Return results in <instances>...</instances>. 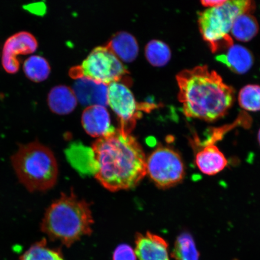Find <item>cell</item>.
I'll use <instances>...</instances> for the list:
<instances>
[{
  "instance_id": "cell-16",
  "label": "cell",
  "mask_w": 260,
  "mask_h": 260,
  "mask_svg": "<svg viewBox=\"0 0 260 260\" xmlns=\"http://www.w3.org/2000/svg\"><path fill=\"white\" fill-rule=\"evenodd\" d=\"M48 103L51 111L59 115H65L74 111L77 100L73 89L66 86L53 87L48 94Z\"/></svg>"
},
{
  "instance_id": "cell-6",
  "label": "cell",
  "mask_w": 260,
  "mask_h": 260,
  "mask_svg": "<svg viewBox=\"0 0 260 260\" xmlns=\"http://www.w3.org/2000/svg\"><path fill=\"white\" fill-rule=\"evenodd\" d=\"M128 73L121 61L106 46L94 49L80 66L70 71L73 79L86 78L107 86L119 82Z\"/></svg>"
},
{
  "instance_id": "cell-22",
  "label": "cell",
  "mask_w": 260,
  "mask_h": 260,
  "mask_svg": "<svg viewBox=\"0 0 260 260\" xmlns=\"http://www.w3.org/2000/svg\"><path fill=\"white\" fill-rule=\"evenodd\" d=\"M239 103L243 109L250 112L260 110V86L249 84L240 90Z\"/></svg>"
},
{
  "instance_id": "cell-12",
  "label": "cell",
  "mask_w": 260,
  "mask_h": 260,
  "mask_svg": "<svg viewBox=\"0 0 260 260\" xmlns=\"http://www.w3.org/2000/svg\"><path fill=\"white\" fill-rule=\"evenodd\" d=\"M135 252L139 260H170L168 244L161 237L147 232L136 236Z\"/></svg>"
},
{
  "instance_id": "cell-19",
  "label": "cell",
  "mask_w": 260,
  "mask_h": 260,
  "mask_svg": "<svg viewBox=\"0 0 260 260\" xmlns=\"http://www.w3.org/2000/svg\"><path fill=\"white\" fill-rule=\"evenodd\" d=\"M19 260H65L60 249L50 248L46 239H42L29 248Z\"/></svg>"
},
{
  "instance_id": "cell-1",
  "label": "cell",
  "mask_w": 260,
  "mask_h": 260,
  "mask_svg": "<svg viewBox=\"0 0 260 260\" xmlns=\"http://www.w3.org/2000/svg\"><path fill=\"white\" fill-rule=\"evenodd\" d=\"M92 152L94 175L110 191L135 187L146 175V158L141 145L119 129L98 139Z\"/></svg>"
},
{
  "instance_id": "cell-2",
  "label": "cell",
  "mask_w": 260,
  "mask_h": 260,
  "mask_svg": "<svg viewBox=\"0 0 260 260\" xmlns=\"http://www.w3.org/2000/svg\"><path fill=\"white\" fill-rule=\"evenodd\" d=\"M178 99L188 118L213 122L223 118L232 106L235 90L207 66L185 70L177 76Z\"/></svg>"
},
{
  "instance_id": "cell-9",
  "label": "cell",
  "mask_w": 260,
  "mask_h": 260,
  "mask_svg": "<svg viewBox=\"0 0 260 260\" xmlns=\"http://www.w3.org/2000/svg\"><path fill=\"white\" fill-rule=\"evenodd\" d=\"M38 47L37 39L30 32L20 31L11 36L5 42L3 49L2 65L9 74L18 72L20 61L19 55L34 53Z\"/></svg>"
},
{
  "instance_id": "cell-14",
  "label": "cell",
  "mask_w": 260,
  "mask_h": 260,
  "mask_svg": "<svg viewBox=\"0 0 260 260\" xmlns=\"http://www.w3.org/2000/svg\"><path fill=\"white\" fill-rule=\"evenodd\" d=\"M216 59L233 72L239 74L248 72L254 61L251 52L240 45H232L225 54L218 55Z\"/></svg>"
},
{
  "instance_id": "cell-5",
  "label": "cell",
  "mask_w": 260,
  "mask_h": 260,
  "mask_svg": "<svg viewBox=\"0 0 260 260\" xmlns=\"http://www.w3.org/2000/svg\"><path fill=\"white\" fill-rule=\"evenodd\" d=\"M254 9V3L249 0H226L222 5L200 13L198 17L200 30L213 53L234 45L229 35L234 21L239 15L250 14Z\"/></svg>"
},
{
  "instance_id": "cell-13",
  "label": "cell",
  "mask_w": 260,
  "mask_h": 260,
  "mask_svg": "<svg viewBox=\"0 0 260 260\" xmlns=\"http://www.w3.org/2000/svg\"><path fill=\"white\" fill-rule=\"evenodd\" d=\"M195 154L194 162L204 174L216 175L222 171L228 165L227 159L222 152L214 144L201 145Z\"/></svg>"
},
{
  "instance_id": "cell-8",
  "label": "cell",
  "mask_w": 260,
  "mask_h": 260,
  "mask_svg": "<svg viewBox=\"0 0 260 260\" xmlns=\"http://www.w3.org/2000/svg\"><path fill=\"white\" fill-rule=\"evenodd\" d=\"M108 105L118 117L121 126L119 129L128 135H131L135 128L137 120L142 116L141 112L154 107L150 103H138L128 87L119 82L109 84Z\"/></svg>"
},
{
  "instance_id": "cell-3",
  "label": "cell",
  "mask_w": 260,
  "mask_h": 260,
  "mask_svg": "<svg viewBox=\"0 0 260 260\" xmlns=\"http://www.w3.org/2000/svg\"><path fill=\"white\" fill-rule=\"evenodd\" d=\"M93 223L90 204L71 191L70 194L61 193L48 207L41 229L50 240L69 248L83 237L92 234Z\"/></svg>"
},
{
  "instance_id": "cell-25",
  "label": "cell",
  "mask_w": 260,
  "mask_h": 260,
  "mask_svg": "<svg viewBox=\"0 0 260 260\" xmlns=\"http://www.w3.org/2000/svg\"><path fill=\"white\" fill-rule=\"evenodd\" d=\"M35 6L37 8H35L34 5H30V6H28V8L30 7V9H30V11L32 13H35H35H37V14H43L44 11H45L44 9V5H40L38 3V4H35Z\"/></svg>"
},
{
  "instance_id": "cell-21",
  "label": "cell",
  "mask_w": 260,
  "mask_h": 260,
  "mask_svg": "<svg viewBox=\"0 0 260 260\" xmlns=\"http://www.w3.org/2000/svg\"><path fill=\"white\" fill-rule=\"evenodd\" d=\"M145 56L149 62L156 67H161L167 64L171 57L170 47L164 42L152 40L146 45Z\"/></svg>"
},
{
  "instance_id": "cell-10",
  "label": "cell",
  "mask_w": 260,
  "mask_h": 260,
  "mask_svg": "<svg viewBox=\"0 0 260 260\" xmlns=\"http://www.w3.org/2000/svg\"><path fill=\"white\" fill-rule=\"evenodd\" d=\"M108 86L86 78H80L74 83L73 90L81 105L105 107L108 105Z\"/></svg>"
},
{
  "instance_id": "cell-17",
  "label": "cell",
  "mask_w": 260,
  "mask_h": 260,
  "mask_svg": "<svg viewBox=\"0 0 260 260\" xmlns=\"http://www.w3.org/2000/svg\"><path fill=\"white\" fill-rule=\"evenodd\" d=\"M259 25L254 16L246 13L239 15L232 26V34L237 40L248 42L257 35Z\"/></svg>"
},
{
  "instance_id": "cell-23",
  "label": "cell",
  "mask_w": 260,
  "mask_h": 260,
  "mask_svg": "<svg viewBox=\"0 0 260 260\" xmlns=\"http://www.w3.org/2000/svg\"><path fill=\"white\" fill-rule=\"evenodd\" d=\"M113 260H137V255L132 246L127 244H121L114 251Z\"/></svg>"
},
{
  "instance_id": "cell-18",
  "label": "cell",
  "mask_w": 260,
  "mask_h": 260,
  "mask_svg": "<svg viewBox=\"0 0 260 260\" xmlns=\"http://www.w3.org/2000/svg\"><path fill=\"white\" fill-rule=\"evenodd\" d=\"M171 256L175 260H200L199 251L189 233H182L177 237Z\"/></svg>"
},
{
  "instance_id": "cell-15",
  "label": "cell",
  "mask_w": 260,
  "mask_h": 260,
  "mask_svg": "<svg viewBox=\"0 0 260 260\" xmlns=\"http://www.w3.org/2000/svg\"><path fill=\"white\" fill-rule=\"evenodd\" d=\"M119 59L132 62L137 57L139 46L135 38L127 32L121 31L114 35L106 46Z\"/></svg>"
},
{
  "instance_id": "cell-26",
  "label": "cell",
  "mask_w": 260,
  "mask_h": 260,
  "mask_svg": "<svg viewBox=\"0 0 260 260\" xmlns=\"http://www.w3.org/2000/svg\"><path fill=\"white\" fill-rule=\"evenodd\" d=\"M258 141L259 143V145L260 146V129H259V132L258 133Z\"/></svg>"
},
{
  "instance_id": "cell-24",
  "label": "cell",
  "mask_w": 260,
  "mask_h": 260,
  "mask_svg": "<svg viewBox=\"0 0 260 260\" xmlns=\"http://www.w3.org/2000/svg\"><path fill=\"white\" fill-rule=\"evenodd\" d=\"M226 2L225 0H212V1H210V0H206V1H202L201 3L204 6H206V7L210 8H214L217 7V6H219L222 5Z\"/></svg>"
},
{
  "instance_id": "cell-7",
  "label": "cell",
  "mask_w": 260,
  "mask_h": 260,
  "mask_svg": "<svg viewBox=\"0 0 260 260\" xmlns=\"http://www.w3.org/2000/svg\"><path fill=\"white\" fill-rule=\"evenodd\" d=\"M146 174L158 187L168 188L183 181L186 168L176 150L161 145L146 159Z\"/></svg>"
},
{
  "instance_id": "cell-20",
  "label": "cell",
  "mask_w": 260,
  "mask_h": 260,
  "mask_svg": "<svg viewBox=\"0 0 260 260\" xmlns=\"http://www.w3.org/2000/svg\"><path fill=\"white\" fill-rule=\"evenodd\" d=\"M24 71L29 79L40 83L48 79L51 73V67L44 57L32 56L25 61Z\"/></svg>"
},
{
  "instance_id": "cell-4",
  "label": "cell",
  "mask_w": 260,
  "mask_h": 260,
  "mask_svg": "<svg viewBox=\"0 0 260 260\" xmlns=\"http://www.w3.org/2000/svg\"><path fill=\"white\" fill-rule=\"evenodd\" d=\"M11 162L19 182L30 192L47 191L57 183L56 158L50 148L40 142L19 145Z\"/></svg>"
},
{
  "instance_id": "cell-11",
  "label": "cell",
  "mask_w": 260,
  "mask_h": 260,
  "mask_svg": "<svg viewBox=\"0 0 260 260\" xmlns=\"http://www.w3.org/2000/svg\"><path fill=\"white\" fill-rule=\"evenodd\" d=\"M81 123L86 132L93 138L105 137L115 131L105 107L92 106L84 110Z\"/></svg>"
}]
</instances>
